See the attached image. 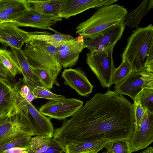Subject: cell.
Segmentation results:
<instances>
[{"label":"cell","instance_id":"obj_1","mask_svg":"<svg viewBox=\"0 0 153 153\" xmlns=\"http://www.w3.org/2000/svg\"><path fill=\"white\" fill-rule=\"evenodd\" d=\"M135 121L133 104L109 89L86 101L71 119L54 129L53 137L68 144L102 140H129Z\"/></svg>","mask_w":153,"mask_h":153},{"label":"cell","instance_id":"obj_2","mask_svg":"<svg viewBox=\"0 0 153 153\" xmlns=\"http://www.w3.org/2000/svg\"><path fill=\"white\" fill-rule=\"evenodd\" d=\"M122 61L127 62L134 72L146 70L153 72V25L138 27L127 39L121 54Z\"/></svg>","mask_w":153,"mask_h":153},{"label":"cell","instance_id":"obj_3","mask_svg":"<svg viewBox=\"0 0 153 153\" xmlns=\"http://www.w3.org/2000/svg\"><path fill=\"white\" fill-rule=\"evenodd\" d=\"M128 13L126 8L117 4L101 7L77 26L76 33L84 39H95L107 29L125 21Z\"/></svg>","mask_w":153,"mask_h":153},{"label":"cell","instance_id":"obj_4","mask_svg":"<svg viewBox=\"0 0 153 153\" xmlns=\"http://www.w3.org/2000/svg\"><path fill=\"white\" fill-rule=\"evenodd\" d=\"M22 51L31 67L49 70L56 76L62 67L56 59L57 48L45 42L29 39Z\"/></svg>","mask_w":153,"mask_h":153},{"label":"cell","instance_id":"obj_5","mask_svg":"<svg viewBox=\"0 0 153 153\" xmlns=\"http://www.w3.org/2000/svg\"><path fill=\"white\" fill-rule=\"evenodd\" d=\"M114 47L94 51L86 54V62L104 88L111 86V80L116 68L113 57Z\"/></svg>","mask_w":153,"mask_h":153},{"label":"cell","instance_id":"obj_6","mask_svg":"<svg viewBox=\"0 0 153 153\" xmlns=\"http://www.w3.org/2000/svg\"><path fill=\"white\" fill-rule=\"evenodd\" d=\"M145 88H153V72L146 70L133 72L123 81L114 86V91L127 95L133 101L137 94Z\"/></svg>","mask_w":153,"mask_h":153},{"label":"cell","instance_id":"obj_7","mask_svg":"<svg viewBox=\"0 0 153 153\" xmlns=\"http://www.w3.org/2000/svg\"><path fill=\"white\" fill-rule=\"evenodd\" d=\"M21 81L13 84L7 78L0 77V120L23 111L17 100Z\"/></svg>","mask_w":153,"mask_h":153},{"label":"cell","instance_id":"obj_8","mask_svg":"<svg viewBox=\"0 0 153 153\" xmlns=\"http://www.w3.org/2000/svg\"><path fill=\"white\" fill-rule=\"evenodd\" d=\"M83 101L74 98L49 101L41 105L39 111L50 118L65 120L73 116L83 105Z\"/></svg>","mask_w":153,"mask_h":153},{"label":"cell","instance_id":"obj_9","mask_svg":"<svg viewBox=\"0 0 153 153\" xmlns=\"http://www.w3.org/2000/svg\"><path fill=\"white\" fill-rule=\"evenodd\" d=\"M153 141V113L145 111L138 127L128 140L131 153L146 148Z\"/></svg>","mask_w":153,"mask_h":153},{"label":"cell","instance_id":"obj_10","mask_svg":"<svg viewBox=\"0 0 153 153\" xmlns=\"http://www.w3.org/2000/svg\"><path fill=\"white\" fill-rule=\"evenodd\" d=\"M124 22L107 29L101 36L95 39H84V44L86 48L92 52L114 47L124 31L126 26Z\"/></svg>","mask_w":153,"mask_h":153},{"label":"cell","instance_id":"obj_11","mask_svg":"<svg viewBox=\"0 0 153 153\" xmlns=\"http://www.w3.org/2000/svg\"><path fill=\"white\" fill-rule=\"evenodd\" d=\"M79 36L57 48V61L62 67L71 68L74 66L78 61L79 54L86 48L83 37Z\"/></svg>","mask_w":153,"mask_h":153},{"label":"cell","instance_id":"obj_12","mask_svg":"<svg viewBox=\"0 0 153 153\" xmlns=\"http://www.w3.org/2000/svg\"><path fill=\"white\" fill-rule=\"evenodd\" d=\"M27 33L14 22H0V42L6 47L22 50L23 45L28 40Z\"/></svg>","mask_w":153,"mask_h":153},{"label":"cell","instance_id":"obj_13","mask_svg":"<svg viewBox=\"0 0 153 153\" xmlns=\"http://www.w3.org/2000/svg\"><path fill=\"white\" fill-rule=\"evenodd\" d=\"M117 0H64L59 16L62 18H69L90 8H100L111 5Z\"/></svg>","mask_w":153,"mask_h":153},{"label":"cell","instance_id":"obj_14","mask_svg":"<svg viewBox=\"0 0 153 153\" xmlns=\"http://www.w3.org/2000/svg\"><path fill=\"white\" fill-rule=\"evenodd\" d=\"M62 19L59 16L40 14L28 9L20 18L13 22L18 27L49 30L51 26L61 21Z\"/></svg>","mask_w":153,"mask_h":153},{"label":"cell","instance_id":"obj_15","mask_svg":"<svg viewBox=\"0 0 153 153\" xmlns=\"http://www.w3.org/2000/svg\"><path fill=\"white\" fill-rule=\"evenodd\" d=\"M61 77L64 80V83L75 90L79 95L87 97L92 92L93 86L85 73L81 69H65L62 73Z\"/></svg>","mask_w":153,"mask_h":153},{"label":"cell","instance_id":"obj_16","mask_svg":"<svg viewBox=\"0 0 153 153\" xmlns=\"http://www.w3.org/2000/svg\"><path fill=\"white\" fill-rule=\"evenodd\" d=\"M25 100L26 107L32 118L31 119L36 136L47 139L53 137L54 129L50 119L40 113L31 102Z\"/></svg>","mask_w":153,"mask_h":153},{"label":"cell","instance_id":"obj_17","mask_svg":"<svg viewBox=\"0 0 153 153\" xmlns=\"http://www.w3.org/2000/svg\"><path fill=\"white\" fill-rule=\"evenodd\" d=\"M28 9L26 0H0V22H14Z\"/></svg>","mask_w":153,"mask_h":153},{"label":"cell","instance_id":"obj_18","mask_svg":"<svg viewBox=\"0 0 153 153\" xmlns=\"http://www.w3.org/2000/svg\"><path fill=\"white\" fill-rule=\"evenodd\" d=\"M16 58L23 76V81L30 88L31 91L37 86H42L34 74L27 59L22 50L11 48Z\"/></svg>","mask_w":153,"mask_h":153},{"label":"cell","instance_id":"obj_19","mask_svg":"<svg viewBox=\"0 0 153 153\" xmlns=\"http://www.w3.org/2000/svg\"><path fill=\"white\" fill-rule=\"evenodd\" d=\"M29 9L40 14L59 16L64 0H26Z\"/></svg>","mask_w":153,"mask_h":153},{"label":"cell","instance_id":"obj_20","mask_svg":"<svg viewBox=\"0 0 153 153\" xmlns=\"http://www.w3.org/2000/svg\"><path fill=\"white\" fill-rule=\"evenodd\" d=\"M49 30H52L55 33L53 34L46 31L28 32V39H35L42 41L57 48L63 43L76 38L70 35L60 33L51 27Z\"/></svg>","mask_w":153,"mask_h":153},{"label":"cell","instance_id":"obj_21","mask_svg":"<svg viewBox=\"0 0 153 153\" xmlns=\"http://www.w3.org/2000/svg\"><path fill=\"white\" fill-rule=\"evenodd\" d=\"M110 142L102 140L67 144L64 146L65 153H97Z\"/></svg>","mask_w":153,"mask_h":153},{"label":"cell","instance_id":"obj_22","mask_svg":"<svg viewBox=\"0 0 153 153\" xmlns=\"http://www.w3.org/2000/svg\"><path fill=\"white\" fill-rule=\"evenodd\" d=\"M153 7V0L143 1L136 8L126 14L125 24L131 28L138 27L141 19Z\"/></svg>","mask_w":153,"mask_h":153},{"label":"cell","instance_id":"obj_23","mask_svg":"<svg viewBox=\"0 0 153 153\" xmlns=\"http://www.w3.org/2000/svg\"><path fill=\"white\" fill-rule=\"evenodd\" d=\"M0 60L9 76L15 77L21 74L19 64L12 51L0 48Z\"/></svg>","mask_w":153,"mask_h":153},{"label":"cell","instance_id":"obj_24","mask_svg":"<svg viewBox=\"0 0 153 153\" xmlns=\"http://www.w3.org/2000/svg\"><path fill=\"white\" fill-rule=\"evenodd\" d=\"M31 68L34 74L43 87L50 89L53 88L54 84L59 86L57 81V76L49 70L31 66Z\"/></svg>","mask_w":153,"mask_h":153},{"label":"cell","instance_id":"obj_25","mask_svg":"<svg viewBox=\"0 0 153 153\" xmlns=\"http://www.w3.org/2000/svg\"><path fill=\"white\" fill-rule=\"evenodd\" d=\"M134 102L139 103L145 111L153 113V88H143L137 94Z\"/></svg>","mask_w":153,"mask_h":153},{"label":"cell","instance_id":"obj_26","mask_svg":"<svg viewBox=\"0 0 153 153\" xmlns=\"http://www.w3.org/2000/svg\"><path fill=\"white\" fill-rule=\"evenodd\" d=\"M134 71L130 65L123 61L119 66L115 69L112 74L111 84L117 85L123 81Z\"/></svg>","mask_w":153,"mask_h":153},{"label":"cell","instance_id":"obj_27","mask_svg":"<svg viewBox=\"0 0 153 153\" xmlns=\"http://www.w3.org/2000/svg\"><path fill=\"white\" fill-rule=\"evenodd\" d=\"M105 147L106 151L102 153H131L128 140H119L111 141Z\"/></svg>","mask_w":153,"mask_h":153},{"label":"cell","instance_id":"obj_28","mask_svg":"<svg viewBox=\"0 0 153 153\" xmlns=\"http://www.w3.org/2000/svg\"><path fill=\"white\" fill-rule=\"evenodd\" d=\"M31 91L35 99L44 98L50 100L57 101L66 98L62 95L54 94L49 89L42 86H37Z\"/></svg>","mask_w":153,"mask_h":153},{"label":"cell","instance_id":"obj_29","mask_svg":"<svg viewBox=\"0 0 153 153\" xmlns=\"http://www.w3.org/2000/svg\"><path fill=\"white\" fill-rule=\"evenodd\" d=\"M30 136L12 140L0 146V152L15 147H24L30 146L32 138Z\"/></svg>","mask_w":153,"mask_h":153},{"label":"cell","instance_id":"obj_30","mask_svg":"<svg viewBox=\"0 0 153 153\" xmlns=\"http://www.w3.org/2000/svg\"><path fill=\"white\" fill-rule=\"evenodd\" d=\"M65 152L64 146L57 140L52 137L50 145L42 153H64Z\"/></svg>","mask_w":153,"mask_h":153},{"label":"cell","instance_id":"obj_31","mask_svg":"<svg viewBox=\"0 0 153 153\" xmlns=\"http://www.w3.org/2000/svg\"><path fill=\"white\" fill-rule=\"evenodd\" d=\"M133 108L135 121V128H137L144 116L145 110L139 102H134Z\"/></svg>","mask_w":153,"mask_h":153},{"label":"cell","instance_id":"obj_32","mask_svg":"<svg viewBox=\"0 0 153 153\" xmlns=\"http://www.w3.org/2000/svg\"><path fill=\"white\" fill-rule=\"evenodd\" d=\"M30 146L24 147H15L0 152V153H30Z\"/></svg>","mask_w":153,"mask_h":153},{"label":"cell","instance_id":"obj_33","mask_svg":"<svg viewBox=\"0 0 153 153\" xmlns=\"http://www.w3.org/2000/svg\"><path fill=\"white\" fill-rule=\"evenodd\" d=\"M31 92L29 88L26 84L21 86L20 89V94L23 98H25Z\"/></svg>","mask_w":153,"mask_h":153},{"label":"cell","instance_id":"obj_34","mask_svg":"<svg viewBox=\"0 0 153 153\" xmlns=\"http://www.w3.org/2000/svg\"><path fill=\"white\" fill-rule=\"evenodd\" d=\"M8 76L7 71L2 63L0 62V77L7 78Z\"/></svg>","mask_w":153,"mask_h":153},{"label":"cell","instance_id":"obj_35","mask_svg":"<svg viewBox=\"0 0 153 153\" xmlns=\"http://www.w3.org/2000/svg\"><path fill=\"white\" fill-rule=\"evenodd\" d=\"M27 102H31L34 99L35 97L31 91L25 98Z\"/></svg>","mask_w":153,"mask_h":153},{"label":"cell","instance_id":"obj_36","mask_svg":"<svg viewBox=\"0 0 153 153\" xmlns=\"http://www.w3.org/2000/svg\"><path fill=\"white\" fill-rule=\"evenodd\" d=\"M139 153H153V147L152 146L149 147Z\"/></svg>","mask_w":153,"mask_h":153},{"label":"cell","instance_id":"obj_37","mask_svg":"<svg viewBox=\"0 0 153 153\" xmlns=\"http://www.w3.org/2000/svg\"></svg>","mask_w":153,"mask_h":153},{"label":"cell","instance_id":"obj_38","mask_svg":"<svg viewBox=\"0 0 153 153\" xmlns=\"http://www.w3.org/2000/svg\"></svg>","mask_w":153,"mask_h":153}]
</instances>
